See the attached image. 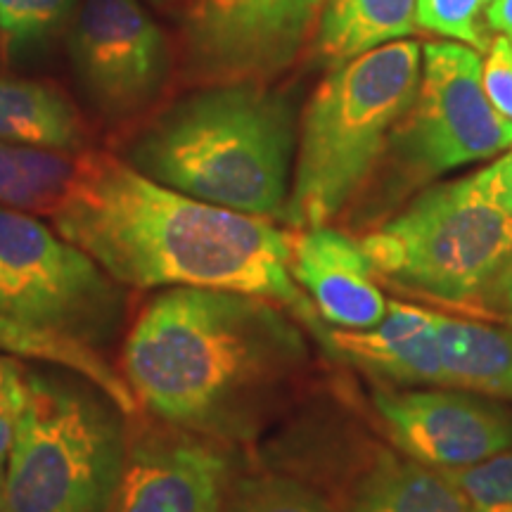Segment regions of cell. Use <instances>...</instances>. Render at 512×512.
I'll use <instances>...</instances> for the list:
<instances>
[{
	"label": "cell",
	"instance_id": "6da1fadb",
	"mask_svg": "<svg viewBox=\"0 0 512 512\" xmlns=\"http://www.w3.org/2000/svg\"><path fill=\"white\" fill-rule=\"evenodd\" d=\"M53 228L126 290L204 287L254 294L292 313L320 344L328 325L290 273L278 221L195 200L105 152H83Z\"/></svg>",
	"mask_w": 512,
	"mask_h": 512
},
{
	"label": "cell",
	"instance_id": "7a4b0ae2",
	"mask_svg": "<svg viewBox=\"0 0 512 512\" xmlns=\"http://www.w3.org/2000/svg\"><path fill=\"white\" fill-rule=\"evenodd\" d=\"M311 361L306 328L254 294L169 287L133 318L121 377L152 418L245 444L280 411Z\"/></svg>",
	"mask_w": 512,
	"mask_h": 512
},
{
	"label": "cell",
	"instance_id": "3957f363",
	"mask_svg": "<svg viewBox=\"0 0 512 512\" xmlns=\"http://www.w3.org/2000/svg\"><path fill=\"white\" fill-rule=\"evenodd\" d=\"M297 105L266 81L197 86L133 133L124 162L166 188L285 223Z\"/></svg>",
	"mask_w": 512,
	"mask_h": 512
},
{
	"label": "cell",
	"instance_id": "277c9868",
	"mask_svg": "<svg viewBox=\"0 0 512 512\" xmlns=\"http://www.w3.org/2000/svg\"><path fill=\"white\" fill-rule=\"evenodd\" d=\"M128 418L83 375L24 361L0 512H112L128 456Z\"/></svg>",
	"mask_w": 512,
	"mask_h": 512
},
{
	"label": "cell",
	"instance_id": "5b68a950",
	"mask_svg": "<svg viewBox=\"0 0 512 512\" xmlns=\"http://www.w3.org/2000/svg\"><path fill=\"white\" fill-rule=\"evenodd\" d=\"M420 74V43L392 41L339 64L318 83L299 121L287 226H328L349 207L413 105Z\"/></svg>",
	"mask_w": 512,
	"mask_h": 512
},
{
	"label": "cell",
	"instance_id": "8992f818",
	"mask_svg": "<svg viewBox=\"0 0 512 512\" xmlns=\"http://www.w3.org/2000/svg\"><path fill=\"white\" fill-rule=\"evenodd\" d=\"M377 278L446 304L489 292L512 256V214L486 190L482 171L422 190L361 242Z\"/></svg>",
	"mask_w": 512,
	"mask_h": 512
},
{
	"label": "cell",
	"instance_id": "52a82bcc",
	"mask_svg": "<svg viewBox=\"0 0 512 512\" xmlns=\"http://www.w3.org/2000/svg\"><path fill=\"white\" fill-rule=\"evenodd\" d=\"M0 266L34 328L102 356L124 332L126 287L34 214L0 207Z\"/></svg>",
	"mask_w": 512,
	"mask_h": 512
},
{
	"label": "cell",
	"instance_id": "ba28073f",
	"mask_svg": "<svg viewBox=\"0 0 512 512\" xmlns=\"http://www.w3.org/2000/svg\"><path fill=\"white\" fill-rule=\"evenodd\" d=\"M484 62L460 43H427L413 105L396 124L387 155L406 185L494 159L512 147V124L491 105Z\"/></svg>",
	"mask_w": 512,
	"mask_h": 512
},
{
	"label": "cell",
	"instance_id": "9c48e42d",
	"mask_svg": "<svg viewBox=\"0 0 512 512\" xmlns=\"http://www.w3.org/2000/svg\"><path fill=\"white\" fill-rule=\"evenodd\" d=\"M325 0H192L181 24L183 76L197 86L268 81L302 53Z\"/></svg>",
	"mask_w": 512,
	"mask_h": 512
},
{
	"label": "cell",
	"instance_id": "30bf717a",
	"mask_svg": "<svg viewBox=\"0 0 512 512\" xmlns=\"http://www.w3.org/2000/svg\"><path fill=\"white\" fill-rule=\"evenodd\" d=\"M69 50L88 102L114 124L150 110L169 81V38L140 0H83Z\"/></svg>",
	"mask_w": 512,
	"mask_h": 512
},
{
	"label": "cell",
	"instance_id": "8fae6325",
	"mask_svg": "<svg viewBox=\"0 0 512 512\" xmlns=\"http://www.w3.org/2000/svg\"><path fill=\"white\" fill-rule=\"evenodd\" d=\"M375 411L394 444L418 463L453 470L512 448V411L463 389H377Z\"/></svg>",
	"mask_w": 512,
	"mask_h": 512
},
{
	"label": "cell",
	"instance_id": "7c38bea8",
	"mask_svg": "<svg viewBox=\"0 0 512 512\" xmlns=\"http://www.w3.org/2000/svg\"><path fill=\"white\" fill-rule=\"evenodd\" d=\"M230 458L219 441L162 427L128 437L124 477L112 512H221Z\"/></svg>",
	"mask_w": 512,
	"mask_h": 512
},
{
	"label": "cell",
	"instance_id": "4fadbf2b",
	"mask_svg": "<svg viewBox=\"0 0 512 512\" xmlns=\"http://www.w3.org/2000/svg\"><path fill=\"white\" fill-rule=\"evenodd\" d=\"M290 273L332 330H368L387 316L389 299L366 249L330 223L292 230Z\"/></svg>",
	"mask_w": 512,
	"mask_h": 512
},
{
	"label": "cell",
	"instance_id": "5bb4252c",
	"mask_svg": "<svg viewBox=\"0 0 512 512\" xmlns=\"http://www.w3.org/2000/svg\"><path fill=\"white\" fill-rule=\"evenodd\" d=\"M323 347L356 368L403 387H446L434 335V311L389 302L387 316L368 330L328 328Z\"/></svg>",
	"mask_w": 512,
	"mask_h": 512
},
{
	"label": "cell",
	"instance_id": "9a60e30c",
	"mask_svg": "<svg viewBox=\"0 0 512 512\" xmlns=\"http://www.w3.org/2000/svg\"><path fill=\"white\" fill-rule=\"evenodd\" d=\"M446 387L512 401V325L479 323L434 311Z\"/></svg>",
	"mask_w": 512,
	"mask_h": 512
},
{
	"label": "cell",
	"instance_id": "2e32d148",
	"mask_svg": "<svg viewBox=\"0 0 512 512\" xmlns=\"http://www.w3.org/2000/svg\"><path fill=\"white\" fill-rule=\"evenodd\" d=\"M418 0H325L313 36V57L335 69L339 64L413 36Z\"/></svg>",
	"mask_w": 512,
	"mask_h": 512
},
{
	"label": "cell",
	"instance_id": "e0dca14e",
	"mask_svg": "<svg viewBox=\"0 0 512 512\" xmlns=\"http://www.w3.org/2000/svg\"><path fill=\"white\" fill-rule=\"evenodd\" d=\"M0 140L74 155L86 145V124L57 88L0 79Z\"/></svg>",
	"mask_w": 512,
	"mask_h": 512
},
{
	"label": "cell",
	"instance_id": "ac0fdd59",
	"mask_svg": "<svg viewBox=\"0 0 512 512\" xmlns=\"http://www.w3.org/2000/svg\"><path fill=\"white\" fill-rule=\"evenodd\" d=\"M351 512H472L434 467L384 456L356 486Z\"/></svg>",
	"mask_w": 512,
	"mask_h": 512
},
{
	"label": "cell",
	"instance_id": "d6986e66",
	"mask_svg": "<svg viewBox=\"0 0 512 512\" xmlns=\"http://www.w3.org/2000/svg\"><path fill=\"white\" fill-rule=\"evenodd\" d=\"M0 354L72 370V373H79L98 384L102 392H107L119 403L126 415H136L140 411L131 387L124 382L119 370L107 361V356L83 347V344L57 337L53 332L34 328L24 320L5 316V313H0Z\"/></svg>",
	"mask_w": 512,
	"mask_h": 512
},
{
	"label": "cell",
	"instance_id": "ffe728a7",
	"mask_svg": "<svg viewBox=\"0 0 512 512\" xmlns=\"http://www.w3.org/2000/svg\"><path fill=\"white\" fill-rule=\"evenodd\" d=\"M76 169L69 152L0 140V207L53 216Z\"/></svg>",
	"mask_w": 512,
	"mask_h": 512
},
{
	"label": "cell",
	"instance_id": "44dd1931",
	"mask_svg": "<svg viewBox=\"0 0 512 512\" xmlns=\"http://www.w3.org/2000/svg\"><path fill=\"white\" fill-rule=\"evenodd\" d=\"M221 512H337L316 489L278 472L230 479Z\"/></svg>",
	"mask_w": 512,
	"mask_h": 512
},
{
	"label": "cell",
	"instance_id": "7402d4cb",
	"mask_svg": "<svg viewBox=\"0 0 512 512\" xmlns=\"http://www.w3.org/2000/svg\"><path fill=\"white\" fill-rule=\"evenodd\" d=\"M472 512H512V448L482 463L439 470Z\"/></svg>",
	"mask_w": 512,
	"mask_h": 512
},
{
	"label": "cell",
	"instance_id": "603a6c76",
	"mask_svg": "<svg viewBox=\"0 0 512 512\" xmlns=\"http://www.w3.org/2000/svg\"><path fill=\"white\" fill-rule=\"evenodd\" d=\"M491 3L494 0H418V27L477 50H489L491 43L479 29V19H484Z\"/></svg>",
	"mask_w": 512,
	"mask_h": 512
},
{
	"label": "cell",
	"instance_id": "cb8c5ba5",
	"mask_svg": "<svg viewBox=\"0 0 512 512\" xmlns=\"http://www.w3.org/2000/svg\"><path fill=\"white\" fill-rule=\"evenodd\" d=\"M76 0H0V29L15 41H31L55 29Z\"/></svg>",
	"mask_w": 512,
	"mask_h": 512
},
{
	"label": "cell",
	"instance_id": "d4e9b609",
	"mask_svg": "<svg viewBox=\"0 0 512 512\" xmlns=\"http://www.w3.org/2000/svg\"><path fill=\"white\" fill-rule=\"evenodd\" d=\"M486 53L489 55L482 69L484 91L491 105L512 124V43L501 36Z\"/></svg>",
	"mask_w": 512,
	"mask_h": 512
},
{
	"label": "cell",
	"instance_id": "484cf974",
	"mask_svg": "<svg viewBox=\"0 0 512 512\" xmlns=\"http://www.w3.org/2000/svg\"><path fill=\"white\" fill-rule=\"evenodd\" d=\"M482 178L498 207L512 214V147L494 164L482 169Z\"/></svg>",
	"mask_w": 512,
	"mask_h": 512
},
{
	"label": "cell",
	"instance_id": "4316f807",
	"mask_svg": "<svg viewBox=\"0 0 512 512\" xmlns=\"http://www.w3.org/2000/svg\"><path fill=\"white\" fill-rule=\"evenodd\" d=\"M24 368V363H22ZM19 401H22V373H19V380L15 389L0 401V475H3L5 463H8L12 439H15V422H17V411Z\"/></svg>",
	"mask_w": 512,
	"mask_h": 512
},
{
	"label": "cell",
	"instance_id": "83f0119b",
	"mask_svg": "<svg viewBox=\"0 0 512 512\" xmlns=\"http://www.w3.org/2000/svg\"><path fill=\"white\" fill-rule=\"evenodd\" d=\"M484 299H486V304H491V306H496V309L510 313V318H512V256L505 261V266L501 268V273L496 275V280L491 283L489 292L484 294Z\"/></svg>",
	"mask_w": 512,
	"mask_h": 512
},
{
	"label": "cell",
	"instance_id": "f1b7e54d",
	"mask_svg": "<svg viewBox=\"0 0 512 512\" xmlns=\"http://www.w3.org/2000/svg\"><path fill=\"white\" fill-rule=\"evenodd\" d=\"M484 22L512 43V0H494L484 12Z\"/></svg>",
	"mask_w": 512,
	"mask_h": 512
},
{
	"label": "cell",
	"instance_id": "f546056e",
	"mask_svg": "<svg viewBox=\"0 0 512 512\" xmlns=\"http://www.w3.org/2000/svg\"><path fill=\"white\" fill-rule=\"evenodd\" d=\"M0 313L24 320L22 299H19V292L15 290V285H12L10 275L3 266H0ZM24 323H27V320H24Z\"/></svg>",
	"mask_w": 512,
	"mask_h": 512
},
{
	"label": "cell",
	"instance_id": "4dcf8cb0",
	"mask_svg": "<svg viewBox=\"0 0 512 512\" xmlns=\"http://www.w3.org/2000/svg\"><path fill=\"white\" fill-rule=\"evenodd\" d=\"M150 3H155V5H164V3H174V0H150Z\"/></svg>",
	"mask_w": 512,
	"mask_h": 512
},
{
	"label": "cell",
	"instance_id": "1f68e13d",
	"mask_svg": "<svg viewBox=\"0 0 512 512\" xmlns=\"http://www.w3.org/2000/svg\"><path fill=\"white\" fill-rule=\"evenodd\" d=\"M510 325H512V318H510Z\"/></svg>",
	"mask_w": 512,
	"mask_h": 512
}]
</instances>
